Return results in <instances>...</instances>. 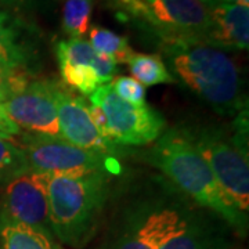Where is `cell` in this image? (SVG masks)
I'll list each match as a JSON object with an SVG mask.
<instances>
[{
  "label": "cell",
  "mask_w": 249,
  "mask_h": 249,
  "mask_svg": "<svg viewBox=\"0 0 249 249\" xmlns=\"http://www.w3.org/2000/svg\"><path fill=\"white\" fill-rule=\"evenodd\" d=\"M160 46L178 79L217 114L238 115L247 109L240 68L224 50L199 39H169Z\"/></svg>",
  "instance_id": "obj_1"
},
{
  "label": "cell",
  "mask_w": 249,
  "mask_h": 249,
  "mask_svg": "<svg viewBox=\"0 0 249 249\" xmlns=\"http://www.w3.org/2000/svg\"><path fill=\"white\" fill-rule=\"evenodd\" d=\"M147 160L181 194L219 216L234 230L245 232L248 216L241 213L224 196L209 165L181 129L160 136L147 154Z\"/></svg>",
  "instance_id": "obj_2"
},
{
  "label": "cell",
  "mask_w": 249,
  "mask_h": 249,
  "mask_svg": "<svg viewBox=\"0 0 249 249\" xmlns=\"http://www.w3.org/2000/svg\"><path fill=\"white\" fill-rule=\"evenodd\" d=\"M107 173L49 176V217L54 238L83 248L96 235L109 196Z\"/></svg>",
  "instance_id": "obj_3"
},
{
  "label": "cell",
  "mask_w": 249,
  "mask_h": 249,
  "mask_svg": "<svg viewBox=\"0 0 249 249\" xmlns=\"http://www.w3.org/2000/svg\"><path fill=\"white\" fill-rule=\"evenodd\" d=\"M181 130L209 165L224 196L241 213L248 216V109L235 116L230 136L209 126Z\"/></svg>",
  "instance_id": "obj_4"
},
{
  "label": "cell",
  "mask_w": 249,
  "mask_h": 249,
  "mask_svg": "<svg viewBox=\"0 0 249 249\" xmlns=\"http://www.w3.org/2000/svg\"><path fill=\"white\" fill-rule=\"evenodd\" d=\"M183 201L163 196L136 201L98 249H160L190 208Z\"/></svg>",
  "instance_id": "obj_5"
},
{
  "label": "cell",
  "mask_w": 249,
  "mask_h": 249,
  "mask_svg": "<svg viewBox=\"0 0 249 249\" xmlns=\"http://www.w3.org/2000/svg\"><path fill=\"white\" fill-rule=\"evenodd\" d=\"M19 147L31 172L49 176H88L94 173L116 175L121 165L112 157L83 150L61 137L21 134Z\"/></svg>",
  "instance_id": "obj_6"
},
{
  "label": "cell",
  "mask_w": 249,
  "mask_h": 249,
  "mask_svg": "<svg viewBox=\"0 0 249 249\" xmlns=\"http://www.w3.org/2000/svg\"><path fill=\"white\" fill-rule=\"evenodd\" d=\"M121 11L151 28L160 42L199 39L211 27V9L198 0H116Z\"/></svg>",
  "instance_id": "obj_7"
},
{
  "label": "cell",
  "mask_w": 249,
  "mask_h": 249,
  "mask_svg": "<svg viewBox=\"0 0 249 249\" xmlns=\"http://www.w3.org/2000/svg\"><path fill=\"white\" fill-rule=\"evenodd\" d=\"M90 103L103 109L111 140L115 145H147L160 139L166 122L150 106H133L124 101L109 86L101 85L89 96Z\"/></svg>",
  "instance_id": "obj_8"
},
{
  "label": "cell",
  "mask_w": 249,
  "mask_h": 249,
  "mask_svg": "<svg viewBox=\"0 0 249 249\" xmlns=\"http://www.w3.org/2000/svg\"><path fill=\"white\" fill-rule=\"evenodd\" d=\"M47 188L49 175L31 170L9 181L0 199V224H24L53 235Z\"/></svg>",
  "instance_id": "obj_9"
},
{
  "label": "cell",
  "mask_w": 249,
  "mask_h": 249,
  "mask_svg": "<svg viewBox=\"0 0 249 249\" xmlns=\"http://www.w3.org/2000/svg\"><path fill=\"white\" fill-rule=\"evenodd\" d=\"M57 82L31 80L21 91L0 103L4 112L27 134L61 137L57 118Z\"/></svg>",
  "instance_id": "obj_10"
},
{
  "label": "cell",
  "mask_w": 249,
  "mask_h": 249,
  "mask_svg": "<svg viewBox=\"0 0 249 249\" xmlns=\"http://www.w3.org/2000/svg\"><path fill=\"white\" fill-rule=\"evenodd\" d=\"M57 118L61 139L83 150L114 157L118 145L107 142L98 133L89 114V104L85 98L73 96L71 91L57 85L55 89Z\"/></svg>",
  "instance_id": "obj_11"
},
{
  "label": "cell",
  "mask_w": 249,
  "mask_h": 249,
  "mask_svg": "<svg viewBox=\"0 0 249 249\" xmlns=\"http://www.w3.org/2000/svg\"><path fill=\"white\" fill-rule=\"evenodd\" d=\"M222 220L214 214L187 209L178 229L162 242L160 249H230Z\"/></svg>",
  "instance_id": "obj_12"
},
{
  "label": "cell",
  "mask_w": 249,
  "mask_h": 249,
  "mask_svg": "<svg viewBox=\"0 0 249 249\" xmlns=\"http://www.w3.org/2000/svg\"><path fill=\"white\" fill-rule=\"evenodd\" d=\"M249 9L238 4H217L211 10V27L205 43L222 50H247Z\"/></svg>",
  "instance_id": "obj_13"
},
{
  "label": "cell",
  "mask_w": 249,
  "mask_h": 249,
  "mask_svg": "<svg viewBox=\"0 0 249 249\" xmlns=\"http://www.w3.org/2000/svg\"><path fill=\"white\" fill-rule=\"evenodd\" d=\"M0 249H64L53 235L24 224H0Z\"/></svg>",
  "instance_id": "obj_14"
},
{
  "label": "cell",
  "mask_w": 249,
  "mask_h": 249,
  "mask_svg": "<svg viewBox=\"0 0 249 249\" xmlns=\"http://www.w3.org/2000/svg\"><path fill=\"white\" fill-rule=\"evenodd\" d=\"M127 65L133 79L142 83L144 88L176 82L175 76L170 73L166 64L158 54L133 53L127 61Z\"/></svg>",
  "instance_id": "obj_15"
},
{
  "label": "cell",
  "mask_w": 249,
  "mask_h": 249,
  "mask_svg": "<svg viewBox=\"0 0 249 249\" xmlns=\"http://www.w3.org/2000/svg\"><path fill=\"white\" fill-rule=\"evenodd\" d=\"M27 47L18 40V34L10 17L0 10V64L7 68L27 70Z\"/></svg>",
  "instance_id": "obj_16"
},
{
  "label": "cell",
  "mask_w": 249,
  "mask_h": 249,
  "mask_svg": "<svg viewBox=\"0 0 249 249\" xmlns=\"http://www.w3.org/2000/svg\"><path fill=\"white\" fill-rule=\"evenodd\" d=\"M90 46L98 54H104L112 58L116 64H127L129 58L134 53L129 46L127 37L118 35L107 28L94 25L89 32Z\"/></svg>",
  "instance_id": "obj_17"
},
{
  "label": "cell",
  "mask_w": 249,
  "mask_h": 249,
  "mask_svg": "<svg viewBox=\"0 0 249 249\" xmlns=\"http://www.w3.org/2000/svg\"><path fill=\"white\" fill-rule=\"evenodd\" d=\"M93 0H65L62 9V28L71 37L86 35L89 31Z\"/></svg>",
  "instance_id": "obj_18"
},
{
  "label": "cell",
  "mask_w": 249,
  "mask_h": 249,
  "mask_svg": "<svg viewBox=\"0 0 249 249\" xmlns=\"http://www.w3.org/2000/svg\"><path fill=\"white\" fill-rule=\"evenodd\" d=\"M28 170L29 166L24 151L13 140L0 137V184L6 186Z\"/></svg>",
  "instance_id": "obj_19"
},
{
  "label": "cell",
  "mask_w": 249,
  "mask_h": 249,
  "mask_svg": "<svg viewBox=\"0 0 249 249\" xmlns=\"http://www.w3.org/2000/svg\"><path fill=\"white\" fill-rule=\"evenodd\" d=\"M94 49L85 39L71 37L61 40L55 46V55L58 64H71V65H88L91 67L96 57Z\"/></svg>",
  "instance_id": "obj_20"
},
{
  "label": "cell",
  "mask_w": 249,
  "mask_h": 249,
  "mask_svg": "<svg viewBox=\"0 0 249 249\" xmlns=\"http://www.w3.org/2000/svg\"><path fill=\"white\" fill-rule=\"evenodd\" d=\"M62 82L72 89L78 90L85 96H90L100 86L97 76L91 67L88 65H71L58 64Z\"/></svg>",
  "instance_id": "obj_21"
},
{
  "label": "cell",
  "mask_w": 249,
  "mask_h": 249,
  "mask_svg": "<svg viewBox=\"0 0 249 249\" xmlns=\"http://www.w3.org/2000/svg\"><path fill=\"white\" fill-rule=\"evenodd\" d=\"M31 82L27 70L7 68L0 64V103L21 91Z\"/></svg>",
  "instance_id": "obj_22"
},
{
  "label": "cell",
  "mask_w": 249,
  "mask_h": 249,
  "mask_svg": "<svg viewBox=\"0 0 249 249\" xmlns=\"http://www.w3.org/2000/svg\"><path fill=\"white\" fill-rule=\"evenodd\" d=\"M109 86L124 101L133 106H145L147 90L137 80L130 76H118L109 82Z\"/></svg>",
  "instance_id": "obj_23"
},
{
  "label": "cell",
  "mask_w": 249,
  "mask_h": 249,
  "mask_svg": "<svg viewBox=\"0 0 249 249\" xmlns=\"http://www.w3.org/2000/svg\"><path fill=\"white\" fill-rule=\"evenodd\" d=\"M116 65L118 64L112 58H109L104 54H96L93 64H91V70L96 73L100 86L107 85L108 82L114 79L116 73Z\"/></svg>",
  "instance_id": "obj_24"
},
{
  "label": "cell",
  "mask_w": 249,
  "mask_h": 249,
  "mask_svg": "<svg viewBox=\"0 0 249 249\" xmlns=\"http://www.w3.org/2000/svg\"><path fill=\"white\" fill-rule=\"evenodd\" d=\"M89 114L90 118H91V121H93V124L96 126V129L98 130V133L101 134L107 142H112V140H111V133H109V127H108L107 118L104 115L103 109L98 107V106H96V104H91V103H90ZM112 144H114V142H112Z\"/></svg>",
  "instance_id": "obj_25"
},
{
  "label": "cell",
  "mask_w": 249,
  "mask_h": 249,
  "mask_svg": "<svg viewBox=\"0 0 249 249\" xmlns=\"http://www.w3.org/2000/svg\"><path fill=\"white\" fill-rule=\"evenodd\" d=\"M0 133L6 134L9 137H16V136H21L22 134L21 129L4 112L1 104H0Z\"/></svg>",
  "instance_id": "obj_26"
},
{
  "label": "cell",
  "mask_w": 249,
  "mask_h": 249,
  "mask_svg": "<svg viewBox=\"0 0 249 249\" xmlns=\"http://www.w3.org/2000/svg\"><path fill=\"white\" fill-rule=\"evenodd\" d=\"M219 3L223 4H238V6H249V0H219Z\"/></svg>",
  "instance_id": "obj_27"
},
{
  "label": "cell",
  "mask_w": 249,
  "mask_h": 249,
  "mask_svg": "<svg viewBox=\"0 0 249 249\" xmlns=\"http://www.w3.org/2000/svg\"><path fill=\"white\" fill-rule=\"evenodd\" d=\"M198 1H201L202 4H205L208 9H211V10L213 9V7H216L217 4H220V3H219V0H198Z\"/></svg>",
  "instance_id": "obj_28"
},
{
  "label": "cell",
  "mask_w": 249,
  "mask_h": 249,
  "mask_svg": "<svg viewBox=\"0 0 249 249\" xmlns=\"http://www.w3.org/2000/svg\"><path fill=\"white\" fill-rule=\"evenodd\" d=\"M0 137L1 139H6V140H13V137H9V136H6V134L3 133H0Z\"/></svg>",
  "instance_id": "obj_29"
},
{
  "label": "cell",
  "mask_w": 249,
  "mask_h": 249,
  "mask_svg": "<svg viewBox=\"0 0 249 249\" xmlns=\"http://www.w3.org/2000/svg\"><path fill=\"white\" fill-rule=\"evenodd\" d=\"M6 1H13V0H6Z\"/></svg>",
  "instance_id": "obj_30"
}]
</instances>
